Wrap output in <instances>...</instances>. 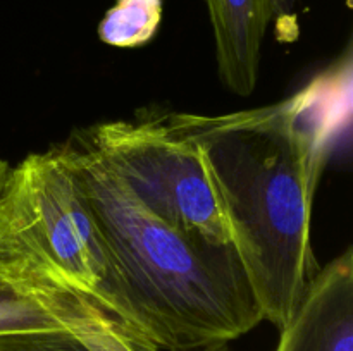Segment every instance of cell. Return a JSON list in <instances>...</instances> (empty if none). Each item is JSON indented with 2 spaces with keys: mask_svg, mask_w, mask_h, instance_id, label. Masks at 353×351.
Wrapping results in <instances>:
<instances>
[{
  "mask_svg": "<svg viewBox=\"0 0 353 351\" xmlns=\"http://www.w3.org/2000/svg\"><path fill=\"white\" fill-rule=\"evenodd\" d=\"M174 117L200 148L262 320L281 330L319 270L312 210L336 112L310 83L272 105Z\"/></svg>",
  "mask_w": 353,
  "mask_h": 351,
  "instance_id": "1",
  "label": "cell"
},
{
  "mask_svg": "<svg viewBox=\"0 0 353 351\" xmlns=\"http://www.w3.org/2000/svg\"><path fill=\"white\" fill-rule=\"evenodd\" d=\"M65 145L145 344L193 351L238 339L262 322L233 246H216L164 222L74 134Z\"/></svg>",
  "mask_w": 353,
  "mask_h": 351,
  "instance_id": "2",
  "label": "cell"
},
{
  "mask_svg": "<svg viewBox=\"0 0 353 351\" xmlns=\"http://www.w3.org/2000/svg\"><path fill=\"white\" fill-rule=\"evenodd\" d=\"M0 284L33 299L59 322L97 310L143 343L65 141L10 169L0 198Z\"/></svg>",
  "mask_w": 353,
  "mask_h": 351,
  "instance_id": "3",
  "label": "cell"
},
{
  "mask_svg": "<svg viewBox=\"0 0 353 351\" xmlns=\"http://www.w3.org/2000/svg\"><path fill=\"white\" fill-rule=\"evenodd\" d=\"M74 136L100 155L159 219L216 246H233L200 148L174 112L103 120Z\"/></svg>",
  "mask_w": 353,
  "mask_h": 351,
  "instance_id": "4",
  "label": "cell"
},
{
  "mask_svg": "<svg viewBox=\"0 0 353 351\" xmlns=\"http://www.w3.org/2000/svg\"><path fill=\"white\" fill-rule=\"evenodd\" d=\"M276 351H353L352 246L317 270Z\"/></svg>",
  "mask_w": 353,
  "mask_h": 351,
  "instance_id": "5",
  "label": "cell"
},
{
  "mask_svg": "<svg viewBox=\"0 0 353 351\" xmlns=\"http://www.w3.org/2000/svg\"><path fill=\"white\" fill-rule=\"evenodd\" d=\"M205 3L221 81L234 95H252L269 24L290 9L292 0H205Z\"/></svg>",
  "mask_w": 353,
  "mask_h": 351,
  "instance_id": "6",
  "label": "cell"
},
{
  "mask_svg": "<svg viewBox=\"0 0 353 351\" xmlns=\"http://www.w3.org/2000/svg\"><path fill=\"white\" fill-rule=\"evenodd\" d=\"M162 12V0H116L99 24L100 40L117 48L141 47L157 34Z\"/></svg>",
  "mask_w": 353,
  "mask_h": 351,
  "instance_id": "7",
  "label": "cell"
},
{
  "mask_svg": "<svg viewBox=\"0 0 353 351\" xmlns=\"http://www.w3.org/2000/svg\"><path fill=\"white\" fill-rule=\"evenodd\" d=\"M90 351H138L137 339L97 310H85L61 320Z\"/></svg>",
  "mask_w": 353,
  "mask_h": 351,
  "instance_id": "8",
  "label": "cell"
},
{
  "mask_svg": "<svg viewBox=\"0 0 353 351\" xmlns=\"http://www.w3.org/2000/svg\"><path fill=\"white\" fill-rule=\"evenodd\" d=\"M50 312L0 284V336L62 329Z\"/></svg>",
  "mask_w": 353,
  "mask_h": 351,
  "instance_id": "9",
  "label": "cell"
},
{
  "mask_svg": "<svg viewBox=\"0 0 353 351\" xmlns=\"http://www.w3.org/2000/svg\"><path fill=\"white\" fill-rule=\"evenodd\" d=\"M0 351H90L68 327L0 336Z\"/></svg>",
  "mask_w": 353,
  "mask_h": 351,
  "instance_id": "10",
  "label": "cell"
},
{
  "mask_svg": "<svg viewBox=\"0 0 353 351\" xmlns=\"http://www.w3.org/2000/svg\"><path fill=\"white\" fill-rule=\"evenodd\" d=\"M137 348L138 351H159L155 350V348L148 346V344L140 343V341H137ZM193 351H231V350H230V343H219V344H210V346L200 348V350H193Z\"/></svg>",
  "mask_w": 353,
  "mask_h": 351,
  "instance_id": "11",
  "label": "cell"
},
{
  "mask_svg": "<svg viewBox=\"0 0 353 351\" xmlns=\"http://www.w3.org/2000/svg\"><path fill=\"white\" fill-rule=\"evenodd\" d=\"M10 169H12V165H9V162L0 160V198H2V193H3V189H6L7 179H9V174H10Z\"/></svg>",
  "mask_w": 353,
  "mask_h": 351,
  "instance_id": "12",
  "label": "cell"
}]
</instances>
